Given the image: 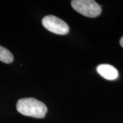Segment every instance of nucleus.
<instances>
[{"instance_id": "1", "label": "nucleus", "mask_w": 123, "mask_h": 123, "mask_svg": "<svg viewBox=\"0 0 123 123\" xmlns=\"http://www.w3.org/2000/svg\"><path fill=\"white\" fill-rule=\"evenodd\" d=\"M17 110L21 114L36 118H43L47 112L44 103L34 98H25L17 101Z\"/></svg>"}, {"instance_id": "2", "label": "nucleus", "mask_w": 123, "mask_h": 123, "mask_svg": "<svg viewBox=\"0 0 123 123\" xmlns=\"http://www.w3.org/2000/svg\"><path fill=\"white\" fill-rule=\"evenodd\" d=\"M71 6L78 13L87 17H97L101 13L100 5L93 0H73Z\"/></svg>"}, {"instance_id": "3", "label": "nucleus", "mask_w": 123, "mask_h": 123, "mask_svg": "<svg viewBox=\"0 0 123 123\" xmlns=\"http://www.w3.org/2000/svg\"><path fill=\"white\" fill-rule=\"evenodd\" d=\"M43 25L49 31L58 35H66L69 31V27L63 20L53 15H47L42 20Z\"/></svg>"}, {"instance_id": "4", "label": "nucleus", "mask_w": 123, "mask_h": 123, "mask_svg": "<svg viewBox=\"0 0 123 123\" xmlns=\"http://www.w3.org/2000/svg\"><path fill=\"white\" fill-rule=\"evenodd\" d=\"M97 73L107 80H115L118 77V71L110 64H100L97 67Z\"/></svg>"}, {"instance_id": "5", "label": "nucleus", "mask_w": 123, "mask_h": 123, "mask_svg": "<svg viewBox=\"0 0 123 123\" xmlns=\"http://www.w3.org/2000/svg\"><path fill=\"white\" fill-rule=\"evenodd\" d=\"M13 60L14 57L12 53L7 49L0 46V61L6 64H10Z\"/></svg>"}, {"instance_id": "6", "label": "nucleus", "mask_w": 123, "mask_h": 123, "mask_svg": "<svg viewBox=\"0 0 123 123\" xmlns=\"http://www.w3.org/2000/svg\"><path fill=\"white\" fill-rule=\"evenodd\" d=\"M120 45H121V47H123V36L121 38V39H120Z\"/></svg>"}]
</instances>
